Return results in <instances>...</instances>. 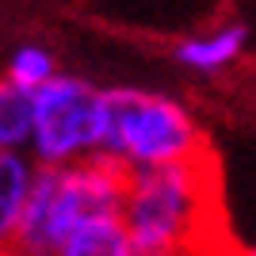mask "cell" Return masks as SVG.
Segmentation results:
<instances>
[{"label": "cell", "mask_w": 256, "mask_h": 256, "mask_svg": "<svg viewBox=\"0 0 256 256\" xmlns=\"http://www.w3.org/2000/svg\"><path fill=\"white\" fill-rule=\"evenodd\" d=\"M122 222L138 252L153 256H218V168L210 153L176 164L126 172Z\"/></svg>", "instance_id": "cell-1"}, {"label": "cell", "mask_w": 256, "mask_h": 256, "mask_svg": "<svg viewBox=\"0 0 256 256\" xmlns=\"http://www.w3.org/2000/svg\"><path fill=\"white\" fill-rule=\"evenodd\" d=\"M203 153H210L206 134L184 100L138 84L104 88L100 157L115 160L126 172H138V168L192 160Z\"/></svg>", "instance_id": "cell-2"}, {"label": "cell", "mask_w": 256, "mask_h": 256, "mask_svg": "<svg viewBox=\"0 0 256 256\" xmlns=\"http://www.w3.org/2000/svg\"><path fill=\"white\" fill-rule=\"evenodd\" d=\"M126 188V168L107 157H88L76 164H38L23 222L12 237V256H58L80 218L100 210H118Z\"/></svg>", "instance_id": "cell-3"}, {"label": "cell", "mask_w": 256, "mask_h": 256, "mask_svg": "<svg viewBox=\"0 0 256 256\" xmlns=\"http://www.w3.org/2000/svg\"><path fill=\"white\" fill-rule=\"evenodd\" d=\"M104 138V88L88 76L58 73L34 88L31 157L38 164H76L100 157Z\"/></svg>", "instance_id": "cell-4"}, {"label": "cell", "mask_w": 256, "mask_h": 256, "mask_svg": "<svg viewBox=\"0 0 256 256\" xmlns=\"http://www.w3.org/2000/svg\"><path fill=\"white\" fill-rule=\"evenodd\" d=\"M248 46V23L241 20H226V23H210L203 31L188 34L172 46V58L188 69V73H199V76H210V73H222L245 54Z\"/></svg>", "instance_id": "cell-5"}, {"label": "cell", "mask_w": 256, "mask_h": 256, "mask_svg": "<svg viewBox=\"0 0 256 256\" xmlns=\"http://www.w3.org/2000/svg\"><path fill=\"white\" fill-rule=\"evenodd\" d=\"M58 256H134V241L122 222V210L88 214L69 230Z\"/></svg>", "instance_id": "cell-6"}, {"label": "cell", "mask_w": 256, "mask_h": 256, "mask_svg": "<svg viewBox=\"0 0 256 256\" xmlns=\"http://www.w3.org/2000/svg\"><path fill=\"white\" fill-rule=\"evenodd\" d=\"M34 172H38V160L31 153H0V248L12 245V237L23 222Z\"/></svg>", "instance_id": "cell-7"}, {"label": "cell", "mask_w": 256, "mask_h": 256, "mask_svg": "<svg viewBox=\"0 0 256 256\" xmlns=\"http://www.w3.org/2000/svg\"><path fill=\"white\" fill-rule=\"evenodd\" d=\"M31 122H34V92L0 76V153L31 150Z\"/></svg>", "instance_id": "cell-8"}, {"label": "cell", "mask_w": 256, "mask_h": 256, "mask_svg": "<svg viewBox=\"0 0 256 256\" xmlns=\"http://www.w3.org/2000/svg\"><path fill=\"white\" fill-rule=\"evenodd\" d=\"M62 69H58V58H54L50 46L42 42H20L16 50L8 54V65H4V76L8 80H16V84L23 88H42L50 76H58Z\"/></svg>", "instance_id": "cell-9"}, {"label": "cell", "mask_w": 256, "mask_h": 256, "mask_svg": "<svg viewBox=\"0 0 256 256\" xmlns=\"http://www.w3.org/2000/svg\"><path fill=\"white\" fill-rule=\"evenodd\" d=\"M218 256H256V245H245V248L241 245H226Z\"/></svg>", "instance_id": "cell-10"}, {"label": "cell", "mask_w": 256, "mask_h": 256, "mask_svg": "<svg viewBox=\"0 0 256 256\" xmlns=\"http://www.w3.org/2000/svg\"><path fill=\"white\" fill-rule=\"evenodd\" d=\"M134 256H153V252H138V248H134Z\"/></svg>", "instance_id": "cell-11"}, {"label": "cell", "mask_w": 256, "mask_h": 256, "mask_svg": "<svg viewBox=\"0 0 256 256\" xmlns=\"http://www.w3.org/2000/svg\"><path fill=\"white\" fill-rule=\"evenodd\" d=\"M0 256H12V252H8V248H0Z\"/></svg>", "instance_id": "cell-12"}]
</instances>
